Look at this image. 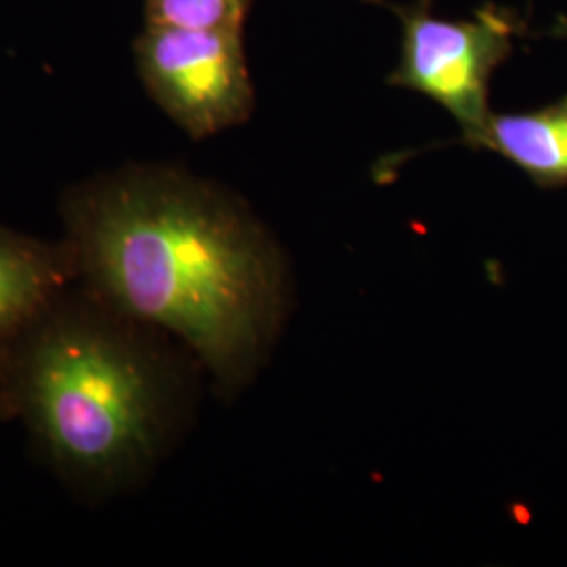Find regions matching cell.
Masks as SVG:
<instances>
[{
  "mask_svg": "<svg viewBox=\"0 0 567 567\" xmlns=\"http://www.w3.org/2000/svg\"><path fill=\"white\" fill-rule=\"evenodd\" d=\"M133 55L147 95L192 140L240 126L255 110L240 30L145 23Z\"/></svg>",
  "mask_w": 567,
  "mask_h": 567,
  "instance_id": "obj_4",
  "label": "cell"
},
{
  "mask_svg": "<svg viewBox=\"0 0 567 567\" xmlns=\"http://www.w3.org/2000/svg\"><path fill=\"white\" fill-rule=\"evenodd\" d=\"M250 4L252 0H145V23L243 32Z\"/></svg>",
  "mask_w": 567,
  "mask_h": 567,
  "instance_id": "obj_7",
  "label": "cell"
},
{
  "mask_svg": "<svg viewBox=\"0 0 567 567\" xmlns=\"http://www.w3.org/2000/svg\"><path fill=\"white\" fill-rule=\"evenodd\" d=\"M79 280L74 250L0 224V362L42 311Z\"/></svg>",
  "mask_w": 567,
  "mask_h": 567,
  "instance_id": "obj_5",
  "label": "cell"
},
{
  "mask_svg": "<svg viewBox=\"0 0 567 567\" xmlns=\"http://www.w3.org/2000/svg\"><path fill=\"white\" fill-rule=\"evenodd\" d=\"M79 280L182 341L219 391H240L282 330L288 265L252 208L173 164H128L61 200Z\"/></svg>",
  "mask_w": 567,
  "mask_h": 567,
  "instance_id": "obj_1",
  "label": "cell"
},
{
  "mask_svg": "<svg viewBox=\"0 0 567 567\" xmlns=\"http://www.w3.org/2000/svg\"><path fill=\"white\" fill-rule=\"evenodd\" d=\"M461 143L498 154L543 189L567 187V95L532 112H489L480 131Z\"/></svg>",
  "mask_w": 567,
  "mask_h": 567,
  "instance_id": "obj_6",
  "label": "cell"
},
{
  "mask_svg": "<svg viewBox=\"0 0 567 567\" xmlns=\"http://www.w3.org/2000/svg\"><path fill=\"white\" fill-rule=\"evenodd\" d=\"M76 284L0 362V414L21 419L68 486L102 498L158 463L182 421L185 383L163 330Z\"/></svg>",
  "mask_w": 567,
  "mask_h": 567,
  "instance_id": "obj_2",
  "label": "cell"
},
{
  "mask_svg": "<svg viewBox=\"0 0 567 567\" xmlns=\"http://www.w3.org/2000/svg\"><path fill=\"white\" fill-rule=\"evenodd\" d=\"M402 23V53L386 82L442 105L461 126V142L489 116V81L513 51L522 21L487 2L471 20L431 13V0L385 4Z\"/></svg>",
  "mask_w": 567,
  "mask_h": 567,
  "instance_id": "obj_3",
  "label": "cell"
}]
</instances>
